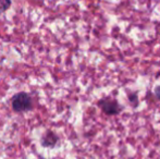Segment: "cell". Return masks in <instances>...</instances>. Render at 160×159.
<instances>
[{
	"label": "cell",
	"mask_w": 160,
	"mask_h": 159,
	"mask_svg": "<svg viewBox=\"0 0 160 159\" xmlns=\"http://www.w3.org/2000/svg\"><path fill=\"white\" fill-rule=\"evenodd\" d=\"M11 106L15 112H26L33 109V99L28 93L20 92L11 98Z\"/></svg>",
	"instance_id": "1"
},
{
	"label": "cell",
	"mask_w": 160,
	"mask_h": 159,
	"mask_svg": "<svg viewBox=\"0 0 160 159\" xmlns=\"http://www.w3.org/2000/svg\"><path fill=\"white\" fill-rule=\"evenodd\" d=\"M98 107L107 116H117L122 111V106L112 98H103L98 102Z\"/></svg>",
	"instance_id": "2"
},
{
	"label": "cell",
	"mask_w": 160,
	"mask_h": 159,
	"mask_svg": "<svg viewBox=\"0 0 160 159\" xmlns=\"http://www.w3.org/2000/svg\"><path fill=\"white\" fill-rule=\"evenodd\" d=\"M59 141V136L55 133V132L51 131H47L46 133L42 135V140H40V143L44 147H47V148H50V147L56 146V144Z\"/></svg>",
	"instance_id": "3"
},
{
	"label": "cell",
	"mask_w": 160,
	"mask_h": 159,
	"mask_svg": "<svg viewBox=\"0 0 160 159\" xmlns=\"http://www.w3.org/2000/svg\"><path fill=\"white\" fill-rule=\"evenodd\" d=\"M11 6L10 0H0V13L7 11Z\"/></svg>",
	"instance_id": "4"
},
{
	"label": "cell",
	"mask_w": 160,
	"mask_h": 159,
	"mask_svg": "<svg viewBox=\"0 0 160 159\" xmlns=\"http://www.w3.org/2000/svg\"><path fill=\"white\" fill-rule=\"evenodd\" d=\"M155 95H156V97L160 100V85L155 88Z\"/></svg>",
	"instance_id": "5"
},
{
	"label": "cell",
	"mask_w": 160,
	"mask_h": 159,
	"mask_svg": "<svg viewBox=\"0 0 160 159\" xmlns=\"http://www.w3.org/2000/svg\"><path fill=\"white\" fill-rule=\"evenodd\" d=\"M128 97H130V100H131V102H135V99H136L137 100V95H136V94H130V95H128Z\"/></svg>",
	"instance_id": "6"
}]
</instances>
